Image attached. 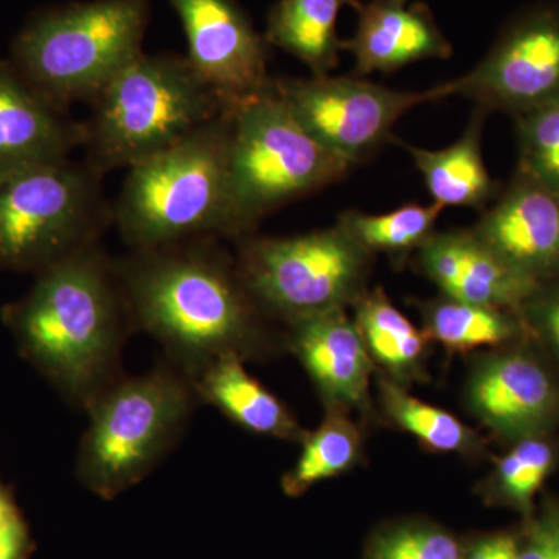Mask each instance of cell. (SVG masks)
Returning <instances> with one entry per match:
<instances>
[{"instance_id": "obj_12", "label": "cell", "mask_w": 559, "mask_h": 559, "mask_svg": "<svg viewBox=\"0 0 559 559\" xmlns=\"http://www.w3.org/2000/svg\"><path fill=\"white\" fill-rule=\"evenodd\" d=\"M186 32L191 68L227 105L270 86V44L237 0H170Z\"/></svg>"}, {"instance_id": "obj_23", "label": "cell", "mask_w": 559, "mask_h": 559, "mask_svg": "<svg viewBox=\"0 0 559 559\" xmlns=\"http://www.w3.org/2000/svg\"><path fill=\"white\" fill-rule=\"evenodd\" d=\"M441 210L443 207L436 202L429 205L406 204L384 215L345 210L337 224L371 255L381 252L403 257L421 248L436 234Z\"/></svg>"}, {"instance_id": "obj_32", "label": "cell", "mask_w": 559, "mask_h": 559, "mask_svg": "<svg viewBox=\"0 0 559 559\" xmlns=\"http://www.w3.org/2000/svg\"><path fill=\"white\" fill-rule=\"evenodd\" d=\"M27 547V532L20 518L0 530V559H21Z\"/></svg>"}, {"instance_id": "obj_27", "label": "cell", "mask_w": 559, "mask_h": 559, "mask_svg": "<svg viewBox=\"0 0 559 559\" xmlns=\"http://www.w3.org/2000/svg\"><path fill=\"white\" fill-rule=\"evenodd\" d=\"M518 170L559 197V103L516 117Z\"/></svg>"}, {"instance_id": "obj_28", "label": "cell", "mask_w": 559, "mask_h": 559, "mask_svg": "<svg viewBox=\"0 0 559 559\" xmlns=\"http://www.w3.org/2000/svg\"><path fill=\"white\" fill-rule=\"evenodd\" d=\"M555 450L540 437L520 440L516 447L500 459L498 487L503 498L528 510L555 465Z\"/></svg>"}, {"instance_id": "obj_33", "label": "cell", "mask_w": 559, "mask_h": 559, "mask_svg": "<svg viewBox=\"0 0 559 559\" xmlns=\"http://www.w3.org/2000/svg\"><path fill=\"white\" fill-rule=\"evenodd\" d=\"M520 550L511 536H495L476 547L469 559H518Z\"/></svg>"}, {"instance_id": "obj_8", "label": "cell", "mask_w": 559, "mask_h": 559, "mask_svg": "<svg viewBox=\"0 0 559 559\" xmlns=\"http://www.w3.org/2000/svg\"><path fill=\"white\" fill-rule=\"evenodd\" d=\"M109 226L112 202L84 160L70 157L0 180L2 270H46L98 245Z\"/></svg>"}, {"instance_id": "obj_4", "label": "cell", "mask_w": 559, "mask_h": 559, "mask_svg": "<svg viewBox=\"0 0 559 559\" xmlns=\"http://www.w3.org/2000/svg\"><path fill=\"white\" fill-rule=\"evenodd\" d=\"M84 162L105 178L186 139L219 116L226 102L182 55L143 51L91 102Z\"/></svg>"}, {"instance_id": "obj_20", "label": "cell", "mask_w": 559, "mask_h": 559, "mask_svg": "<svg viewBox=\"0 0 559 559\" xmlns=\"http://www.w3.org/2000/svg\"><path fill=\"white\" fill-rule=\"evenodd\" d=\"M487 110L476 108L462 138L443 150H425L392 138L403 146L421 173L430 197L441 207L485 210L498 197L499 182L489 176L481 156Z\"/></svg>"}, {"instance_id": "obj_14", "label": "cell", "mask_w": 559, "mask_h": 559, "mask_svg": "<svg viewBox=\"0 0 559 559\" xmlns=\"http://www.w3.org/2000/svg\"><path fill=\"white\" fill-rule=\"evenodd\" d=\"M469 401L485 425L518 441L539 437L559 415L557 382L543 362L522 352L481 364L471 381Z\"/></svg>"}, {"instance_id": "obj_6", "label": "cell", "mask_w": 559, "mask_h": 559, "mask_svg": "<svg viewBox=\"0 0 559 559\" xmlns=\"http://www.w3.org/2000/svg\"><path fill=\"white\" fill-rule=\"evenodd\" d=\"M352 165L301 127L274 87L231 105L227 240H242L289 202L340 182Z\"/></svg>"}, {"instance_id": "obj_9", "label": "cell", "mask_w": 559, "mask_h": 559, "mask_svg": "<svg viewBox=\"0 0 559 559\" xmlns=\"http://www.w3.org/2000/svg\"><path fill=\"white\" fill-rule=\"evenodd\" d=\"M238 272L264 314L288 323L345 310L364 294L371 253L334 224L297 237L238 240Z\"/></svg>"}, {"instance_id": "obj_3", "label": "cell", "mask_w": 559, "mask_h": 559, "mask_svg": "<svg viewBox=\"0 0 559 559\" xmlns=\"http://www.w3.org/2000/svg\"><path fill=\"white\" fill-rule=\"evenodd\" d=\"M231 105L156 156L128 168L114 226L131 250L227 238Z\"/></svg>"}, {"instance_id": "obj_2", "label": "cell", "mask_w": 559, "mask_h": 559, "mask_svg": "<svg viewBox=\"0 0 559 559\" xmlns=\"http://www.w3.org/2000/svg\"><path fill=\"white\" fill-rule=\"evenodd\" d=\"M7 314L22 347L84 411L123 377L120 353L134 326L116 260L100 245L38 272Z\"/></svg>"}, {"instance_id": "obj_34", "label": "cell", "mask_w": 559, "mask_h": 559, "mask_svg": "<svg viewBox=\"0 0 559 559\" xmlns=\"http://www.w3.org/2000/svg\"><path fill=\"white\" fill-rule=\"evenodd\" d=\"M17 513L14 510L13 503L9 499V496L0 489V530L7 527L11 521L16 520Z\"/></svg>"}, {"instance_id": "obj_26", "label": "cell", "mask_w": 559, "mask_h": 559, "mask_svg": "<svg viewBox=\"0 0 559 559\" xmlns=\"http://www.w3.org/2000/svg\"><path fill=\"white\" fill-rule=\"evenodd\" d=\"M381 390L390 417L425 447L440 452H459L469 447V429L454 415L414 399L390 382L382 381Z\"/></svg>"}, {"instance_id": "obj_15", "label": "cell", "mask_w": 559, "mask_h": 559, "mask_svg": "<svg viewBox=\"0 0 559 559\" xmlns=\"http://www.w3.org/2000/svg\"><path fill=\"white\" fill-rule=\"evenodd\" d=\"M84 135V121L55 108L10 60H0V180L70 159Z\"/></svg>"}, {"instance_id": "obj_30", "label": "cell", "mask_w": 559, "mask_h": 559, "mask_svg": "<svg viewBox=\"0 0 559 559\" xmlns=\"http://www.w3.org/2000/svg\"><path fill=\"white\" fill-rule=\"evenodd\" d=\"M518 312L525 330L539 337L559 359V277L536 286Z\"/></svg>"}, {"instance_id": "obj_21", "label": "cell", "mask_w": 559, "mask_h": 559, "mask_svg": "<svg viewBox=\"0 0 559 559\" xmlns=\"http://www.w3.org/2000/svg\"><path fill=\"white\" fill-rule=\"evenodd\" d=\"M356 0H278L267 14L270 46L299 58L312 76L330 75L340 64L342 40L337 17L345 5Z\"/></svg>"}, {"instance_id": "obj_11", "label": "cell", "mask_w": 559, "mask_h": 559, "mask_svg": "<svg viewBox=\"0 0 559 559\" xmlns=\"http://www.w3.org/2000/svg\"><path fill=\"white\" fill-rule=\"evenodd\" d=\"M450 95L513 119L559 103V10L524 14L471 72L448 81Z\"/></svg>"}, {"instance_id": "obj_22", "label": "cell", "mask_w": 559, "mask_h": 559, "mask_svg": "<svg viewBox=\"0 0 559 559\" xmlns=\"http://www.w3.org/2000/svg\"><path fill=\"white\" fill-rule=\"evenodd\" d=\"M429 333L455 349L502 345L525 333L520 312L444 296L425 308Z\"/></svg>"}, {"instance_id": "obj_13", "label": "cell", "mask_w": 559, "mask_h": 559, "mask_svg": "<svg viewBox=\"0 0 559 559\" xmlns=\"http://www.w3.org/2000/svg\"><path fill=\"white\" fill-rule=\"evenodd\" d=\"M471 231L536 285L559 277V197L520 170Z\"/></svg>"}, {"instance_id": "obj_18", "label": "cell", "mask_w": 559, "mask_h": 559, "mask_svg": "<svg viewBox=\"0 0 559 559\" xmlns=\"http://www.w3.org/2000/svg\"><path fill=\"white\" fill-rule=\"evenodd\" d=\"M289 325L290 347L322 395L336 404L364 403L371 364L358 323L334 310Z\"/></svg>"}, {"instance_id": "obj_31", "label": "cell", "mask_w": 559, "mask_h": 559, "mask_svg": "<svg viewBox=\"0 0 559 559\" xmlns=\"http://www.w3.org/2000/svg\"><path fill=\"white\" fill-rule=\"evenodd\" d=\"M518 559H559V527L546 524L535 533L525 550L520 551Z\"/></svg>"}, {"instance_id": "obj_17", "label": "cell", "mask_w": 559, "mask_h": 559, "mask_svg": "<svg viewBox=\"0 0 559 559\" xmlns=\"http://www.w3.org/2000/svg\"><path fill=\"white\" fill-rule=\"evenodd\" d=\"M358 28L352 39L342 40V50L355 58V75L393 73L412 62L447 60L452 55L450 40L425 3L407 0H356Z\"/></svg>"}, {"instance_id": "obj_10", "label": "cell", "mask_w": 559, "mask_h": 559, "mask_svg": "<svg viewBox=\"0 0 559 559\" xmlns=\"http://www.w3.org/2000/svg\"><path fill=\"white\" fill-rule=\"evenodd\" d=\"M274 87L301 127L355 167L370 159L404 114L450 97L447 84L425 92L389 90L360 76L274 79Z\"/></svg>"}, {"instance_id": "obj_1", "label": "cell", "mask_w": 559, "mask_h": 559, "mask_svg": "<svg viewBox=\"0 0 559 559\" xmlns=\"http://www.w3.org/2000/svg\"><path fill=\"white\" fill-rule=\"evenodd\" d=\"M116 270L134 331L160 342L190 380L223 356L259 349L264 312L218 237L131 250Z\"/></svg>"}, {"instance_id": "obj_7", "label": "cell", "mask_w": 559, "mask_h": 559, "mask_svg": "<svg viewBox=\"0 0 559 559\" xmlns=\"http://www.w3.org/2000/svg\"><path fill=\"white\" fill-rule=\"evenodd\" d=\"M200 399L171 362L140 377H121L87 407L76 474L95 495L114 499L170 454Z\"/></svg>"}, {"instance_id": "obj_16", "label": "cell", "mask_w": 559, "mask_h": 559, "mask_svg": "<svg viewBox=\"0 0 559 559\" xmlns=\"http://www.w3.org/2000/svg\"><path fill=\"white\" fill-rule=\"evenodd\" d=\"M419 270L451 299L518 311L536 283L511 270L468 230L433 234L417 255Z\"/></svg>"}, {"instance_id": "obj_29", "label": "cell", "mask_w": 559, "mask_h": 559, "mask_svg": "<svg viewBox=\"0 0 559 559\" xmlns=\"http://www.w3.org/2000/svg\"><path fill=\"white\" fill-rule=\"evenodd\" d=\"M371 559H459V546L437 530L401 528L374 543Z\"/></svg>"}, {"instance_id": "obj_25", "label": "cell", "mask_w": 559, "mask_h": 559, "mask_svg": "<svg viewBox=\"0 0 559 559\" xmlns=\"http://www.w3.org/2000/svg\"><path fill=\"white\" fill-rule=\"evenodd\" d=\"M358 454V432L340 414L330 415L318 430L305 436L299 460L283 476V491L288 496L304 495L319 481L345 473Z\"/></svg>"}, {"instance_id": "obj_5", "label": "cell", "mask_w": 559, "mask_h": 559, "mask_svg": "<svg viewBox=\"0 0 559 559\" xmlns=\"http://www.w3.org/2000/svg\"><path fill=\"white\" fill-rule=\"evenodd\" d=\"M153 0H87L35 11L10 62L55 108L91 103L143 53Z\"/></svg>"}, {"instance_id": "obj_24", "label": "cell", "mask_w": 559, "mask_h": 559, "mask_svg": "<svg viewBox=\"0 0 559 559\" xmlns=\"http://www.w3.org/2000/svg\"><path fill=\"white\" fill-rule=\"evenodd\" d=\"M356 323L371 355L390 371L404 374L417 366L425 337L381 289L356 300Z\"/></svg>"}, {"instance_id": "obj_19", "label": "cell", "mask_w": 559, "mask_h": 559, "mask_svg": "<svg viewBox=\"0 0 559 559\" xmlns=\"http://www.w3.org/2000/svg\"><path fill=\"white\" fill-rule=\"evenodd\" d=\"M191 382L200 403L216 407L248 432L288 441L305 439L304 430L288 407L250 377L245 359L223 356Z\"/></svg>"}]
</instances>
